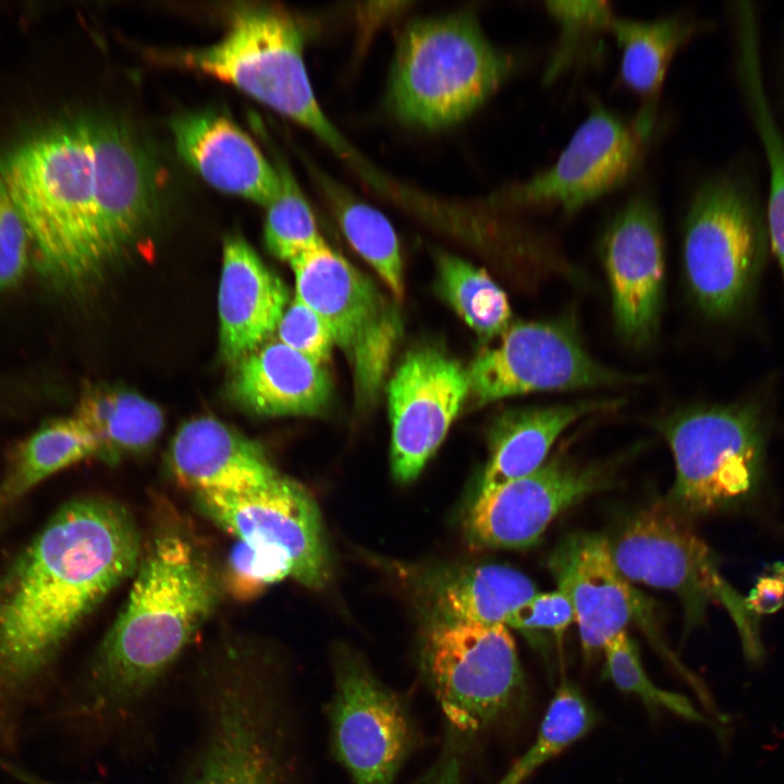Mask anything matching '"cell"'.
<instances>
[{
  "label": "cell",
  "mask_w": 784,
  "mask_h": 784,
  "mask_svg": "<svg viewBox=\"0 0 784 784\" xmlns=\"http://www.w3.org/2000/svg\"><path fill=\"white\" fill-rule=\"evenodd\" d=\"M97 455V444L74 415L46 420L11 453L0 479V512L54 474Z\"/></svg>",
  "instance_id": "cell-29"
},
{
  "label": "cell",
  "mask_w": 784,
  "mask_h": 784,
  "mask_svg": "<svg viewBox=\"0 0 784 784\" xmlns=\"http://www.w3.org/2000/svg\"><path fill=\"white\" fill-rule=\"evenodd\" d=\"M291 576L290 564L269 550L237 540L230 551L228 581L236 597H253L267 586Z\"/></svg>",
  "instance_id": "cell-37"
},
{
  "label": "cell",
  "mask_w": 784,
  "mask_h": 784,
  "mask_svg": "<svg viewBox=\"0 0 784 784\" xmlns=\"http://www.w3.org/2000/svg\"><path fill=\"white\" fill-rule=\"evenodd\" d=\"M0 176L48 282L76 287L109 265L101 245L89 120L53 125L0 158Z\"/></svg>",
  "instance_id": "cell-4"
},
{
  "label": "cell",
  "mask_w": 784,
  "mask_h": 784,
  "mask_svg": "<svg viewBox=\"0 0 784 784\" xmlns=\"http://www.w3.org/2000/svg\"><path fill=\"white\" fill-rule=\"evenodd\" d=\"M467 399V370L456 359L433 347L405 356L388 385L395 480L416 479Z\"/></svg>",
  "instance_id": "cell-15"
},
{
  "label": "cell",
  "mask_w": 784,
  "mask_h": 784,
  "mask_svg": "<svg viewBox=\"0 0 784 784\" xmlns=\"http://www.w3.org/2000/svg\"><path fill=\"white\" fill-rule=\"evenodd\" d=\"M747 609L756 616L772 614L784 605V561L767 565L745 598Z\"/></svg>",
  "instance_id": "cell-41"
},
{
  "label": "cell",
  "mask_w": 784,
  "mask_h": 784,
  "mask_svg": "<svg viewBox=\"0 0 784 784\" xmlns=\"http://www.w3.org/2000/svg\"><path fill=\"white\" fill-rule=\"evenodd\" d=\"M549 569L556 588L571 600L586 658L603 650L633 622L647 627L646 605L617 569L609 540L591 532H575L551 553Z\"/></svg>",
  "instance_id": "cell-19"
},
{
  "label": "cell",
  "mask_w": 784,
  "mask_h": 784,
  "mask_svg": "<svg viewBox=\"0 0 784 784\" xmlns=\"http://www.w3.org/2000/svg\"><path fill=\"white\" fill-rule=\"evenodd\" d=\"M609 542L617 569L629 583L678 597L687 630L705 620L712 601L721 603L734 623L748 617L745 598L721 575L711 549L670 505L638 512Z\"/></svg>",
  "instance_id": "cell-12"
},
{
  "label": "cell",
  "mask_w": 784,
  "mask_h": 784,
  "mask_svg": "<svg viewBox=\"0 0 784 784\" xmlns=\"http://www.w3.org/2000/svg\"><path fill=\"white\" fill-rule=\"evenodd\" d=\"M140 551L123 505L81 497L61 505L0 572V758L16 755L64 645L134 575Z\"/></svg>",
  "instance_id": "cell-1"
},
{
  "label": "cell",
  "mask_w": 784,
  "mask_h": 784,
  "mask_svg": "<svg viewBox=\"0 0 784 784\" xmlns=\"http://www.w3.org/2000/svg\"><path fill=\"white\" fill-rule=\"evenodd\" d=\"M277 169L281 185L277 197L267 206L265 243L273 256L291 262L323 238L290 170L283 164Z\"/></svg>",
  "instance_id": "cell-35"
},
{
  "label": "cell",
  "mask_w": 784,
  "mask_h": 784,
  "mask_svg": "<svg viewBox=\"0 0 784 784\" xmlns=\"http://www.w3.org/2000/svg\"><path fill=\"white\" fill-rule=\"evenodd\" d=\"M763 247V224L749 193L726 177L703 184L687 217L684 264L691 292L707 315L725 318L740 308Z\"/></svg>",
  "instance_id": "cell-11"
},
{
  "label": "cell",
  "mask_w": 784,
  "mask_h": 784,
  "mask_svg": "<svg viewBox=\"0 0 784 784\" xmlns=\"http://www.w3.org/2000/svg\"><path fill=\"white\" fill-rule=\"evenodd\" d=\"M609 30L622 50L623 81L645 100L635 127L646 139L666 71L676 51L693 34V25L678 16L654 21L613 17Z\"/></svg>",
  "instance_id": "cell-28"
},
{
  "label": "cell",
  "mask_w": 784,
  "mask_h": 784,
  "mask_svg": "<svg viewBox=\"0 0 784 784\" xmlns=\"http://www.w3.org/2000/svg\"><path fill=\"white\" fill-rule=\"evenodd\" d=\"M466 370L468 399L475 406L529 392L626 380L591 358L565 322L511 324L501 334L499 345L480 352Z\"/></svg>",
  "instance_id": "cell-14"
},
{
  "label": "cell",
  "mask_w": 784,
  "mask_h": 784,
  "mask_svg": "<svg viewBox=\"0 0 784 784\" xmlns=\"http://www.w3.org/2000/svg\"><path fill=\"white\" fill-rule=\"evenodd\" d=\"M275 331L281 343L319 365L331 357L334 342L328 326L296 297L286 306Z\"/></svg>",
  "instance_id": "cell-38"
},
{
  "label": "cell",
  "mask_w": 784,
  "mask_h": 784,
  "mask_svg": "<svg viewBox=\"0 0 784 784\" xmlns=\"http://www.w3.org/2000/svg\"><path fill=\"white\" fill-rule=\"evenodd\" d=\"M287 302L286 286L248 243L229 237L218 295L221 357L235 365L260 347L275 331Z\"/></svg>",
  "instance_id": "cell-22"
},
{
  "label": "cell",
  "mask_w": 784,
  "mask_h": 784,
  "mask_svg": "<svg viewBox=\"0 0 784 784\" xmlns=\"http://www.w3.org/2000/svg\"><path fill=\"white\" fill-rule=\"evenodd\" d=\"M433 618L507 627L512 615L537 589L522 572L500 564L449 569L431 580Z\"/></svg>",
  "instance_id": "cell-26"
},
{
  "label": "cell",
  "mask_w": 784,
  "mask_h": 784,
  "mask_svg": "<svg viewBox=\"0 0 784 784\" xmlns=\"http://www.w3.org/2000/svg\"><path fill=\"white\" fill-rule=\"evenodd\" d=\"M602 651L604 677L622 693L636 697L651 715L671 712L687 721L709 722L684 695L662 688L649 677L626 630L608 641Z\"/></svg>",
  "instance_id": "cell-34"
},
{
  "label": "cell",
  "mask_w": 784,
  "mask_h": 784,
  "mask_svg": "<svg viewBox=\"0 0 784 784\" xmlns=\"http://www.w3.org/2000/svg\"><path fill=\"white\" fill-rule=\"evenodd\" d=\"M30 260L27 225L0 176V292L23 279Z\"/></svg>",
  "instance_id": "cell-39"
},
{
  "label": "cell",
  "mask_w": 784,
  "mask_h": 784,
  "mask_svg": "<svg viewBox=\"0 0 784 784\" xmlns=\"http://www.w3.org/2000/svg\"><path fill=\"white\" fill-rule=\"evenodd\" d=\"M74 416L91 433L97 457L117 463L148 450L164 426L158 405L123 388L88 384L82 392Z\"/></svg>",
  "instance_id": "cell-27"
},
{
  "label": "cell",
  "mask_w": 784,
  "mask_h": 784,
  "mask_svg": "<svg viewBox=\"0 0 784 784\" xmlns=\"http://www.w3.org/2000/svg\"><path fill=\"white\" fill-rule=\"evenodd\" d=\"M331 665L327 720L332 758L351 784H394L420 743L408 698L345 645L333 649Z\"/></svg>",
  "instance_id": "cell-9"
},
{
  "label": "cell",
  "mask_w": 784,
  "mask_h": 784,
  "mask_svg": "<svg viewBox=\"0 0 784 784\" xmlns=\"http://www.w3.org/2000/svg\"><path fill=\"white\" fill-rule=\"evenodd\" d=\"M675 462L669 505L685 518L732 511L759 492L767 429L760 409L742 402L698 407L661 425Z\"/></svg>",
  "instance_id": "cell-7"
},
{
  "label": "cell",
  "mask_w": 784,
  "mask_h": 784,
  "mask_svg": "<svg viewBox=\"0 0 784 784\" xmlns=\"http://www.w3.org/2000/svg\"><path fill=\"white\" fill-rule=\"evenodd\" d=\"M438 286L445 301L481 341L501 335L511 326L507 296L483 269L444 255L439 260Z\"/></svg>",
  "instance_id": "cell-33"
},
{
  "label": "cell",
  "mask_w": 784,
  "mask_h": 784,
  "mask_svg": "<svg viewBox=\"0 0 784 784\" xmlns=\"http://www.w3.org/2000/svg\"><path fill=\"white\" fill-rule=\"evenodd\" d=\"M418 670L442 715L439 751L419 784H463L482 740L524 714L528 688L504 625L431 618L418 644Z\"/></svg>",
  "instance_id": "cell-3"
},
{
  "label": "cell",
  "mask_w": 784,
  "mask_h": 784,
  "mask_svg": "<svg viewBox=\"0 0 784 784\" xmlns=\"http://www.w3.org/2000/svg\"><path fill=\"white\" fill-rule=\"evenodd\" d=\"M181 61L236 86L310 131L340 156L353 158L352 148L315 96L304 62L303 32L287 12L236 9L219 42L187 51Z\"/></svg>",
  "instance_id": "cell-6"
},
{
  "label": "cell",
  "mask_w": 784,
  "mask_h": 784,
  "mask_svg": "<svg viewBox=\"0 0 784 784\" xmlns=\"http://www.w3.org/2000/svg\"><path fill=\"white\" fill-rule=\"evenodd\" d=\"M599 720L580 688L563 678L544 712L532 744L498 784H523L541 765L583 738Z\"/></svg>",
  "instance_id": "cell-32"
},
{
  "label": "cell",
  "mask_w": 784,
  "mask_h": 784,
  "mask_svg": "<svg viewBox=\"0 0 784 784\" xmlns=\"http://www.w3.org/2000/svg\"><path fill=\"white\" fill-rule=\"evenodd\" d=\"M575 622V612L568 597L556 588L550 592H537L511 617L507 627L525 634L530 640L543 633L552 634L559 642Z\"/></svg>",
  "instance_id": "cell-40"
},
{
  "label": "cell",
  "mask_w": 784,
  "mask_h": 784,
  "mask_svg": "<svg viewBox=\"0 0 784 784\" xmlns=\"http://www.w3.org/2000/svg\"><path fill=\"white\" fill-rule=\"evenodd\" d=\"M743 81L760 135L770 174L768 229L772 244L784 243V142L774 123L762 85L755 15L748 3L738 8Z\"/></svg>",
  "instance_id": "cell-30"
},
{
  "label": "cell",
  "mask_w": 784,
  "mask_h": 784,
  "mask_svg": "<svg viewBox=\"0 0 784 784\" xmlns=\"http://www.w3.org/2000/svg\"><path fill=\"white\" fill-rule=\"evenodd\" d=\"M89 133L99 236L111 262L156 220L158 172L147 149L122 124L89 120Z\"/></svg>",
  "instance_id": "cell-18"
},
{
  "label": "cell",
  "mask_w": 784,
  "mask_h": 784,
  "mask_svg": "<svg viewBox=\"0 0 784 784\" xmlns=\"http://www.w3.org/2000/svg\"><path fill=\"white\" fill-rule=\"evenodd\" d=\"M168 463L176 481L194 494L245 493L280 474L258 443L210 416L179 428Z\"/></svg>",
  "instance_id": "cell-21"
},
{
  "label": "cell",
  "mask_w": 784,
  "mask_h": 784,
  "mask_svg": "<svg viewBox=\"0 0 784 784\" xmlns=\"http://www.w3.org/2000/svg\"><path fill=\"white\" fill-rule=\"evenodd\" d=\"M611 405L612 402L592 400L503 413L490 430L489 458L475 497L538 469L547 461L554 441L569 425Z\"/></svg>",
  "instance_id": "cell-25"
},
{
  "label": "cell",
  "mask_w": 784,
  "mask_h": 784,
  "mask_svg": "<svg viewBox=\"0 0 784 784\" xmlns=\"http://www.w3.org/2000/svg\"><path fill=\"white\" fill-rule=\"evenodd\" d=\"M295 297L328 326L353 373L358 404L382 388L401 332L393 306L373 283L322 240L290 262Z\"/></svg>",
  "instance_id": "cell-10"
},
{
  "label": "cell",
  "mask_w": 784,
  "mask_h": 784,
  "mask_svg": "<svg viewBox=\"0 0 784 784\" xmlns=\"http://www.w3.org/2000/svg\"><path fill=\"white\" fill-rule=\"evenodd\" d=\"M514 64L513 57L488 39L468 11L417 19L400 36L388 102L399 120L409 125L452 126L479 109Z\"/></svg>",
  "instance_id": "cell-5"
},
{
  "label": "cell",
  "mask_w": 784,
  "mask_h": 784,
  "mask_svg": "<svg viewBox=\"0 0 784 784\" xmlns=\"http://www.w3.org/2000/svg\"><path fill=\"white\" fill-rule=\"evenodd\" d=\"M128 598L70 703L77 719L123 715L173 664L215 608L218 585L197 546L160 532L140 556Z\"/></svg>",
  "instance_id": "cell-2"
},
{
  "label": "cell",
  "mask_w": 784,
  "mask_h": 784,
  "mask_svg": "<svg viewBox=\"0 0 784 784\" xmlns=\"http://www.w3.org/2000/svg\"><path fill=\"white\" fill-rule=\"evenodd\" d=\"M206 731L184 784H293L278 690L231 670L207 694Z\"/></svg>",
  "instance_id": "cell-8"
},
{
  "label": "cell",
  "mask_w": 784,
  "mask_h": 784,
  "mask_svg": "<svg viewBox=\"0 0 784 784\" xmlns=\"http://www.w3.org/2000/svg\"><path fill=\"white\" fill-rule=\"evenodd\" d=\"M181 157L215 188L269 206L280 174L235 123L218 113L181 115L171 123Z\"/></svg>",
  "instance_id": "cell-23"
},
{
  "label": "cell",
  "mask_w": 784,
  "mask_h": 784,
  "mask_svg": "<svg viewBox=\"0 0 784 784\" xmlns=\"http://www.w3.org/2000/svg\"><path fill=\"white\" fill-rule=\"evenodd\" d=\"M331 387L322 365L275 341L235 364L228 391L245 411L273 417L321 413Z\"/></svg>",
  "instance_id": "cell-24"
},
{
  "label": "cell",
  "mask_w": 784,
  "mask_h": 784,
  "mask_svg": "<svg viewBox=\"0 0 784 784\" xmlns=\"http://www.w3.org/2000/svg\"><path fill=\"white\" fill-rule=\"evenodd\" d=\"M604 476L561 456L531 474L474 497L464 520L470 544L481 549H522L537 543L563 511L600 489Z\"/></svg>",
  "instance_id": "cell-16"
},
{
  "label": "cell",
  "mask_w": 784,
  "mask_h": 784,
  "mask_svg": "<svg viewBox=\"0 0 784 784\" xmlns=\"http://www.w3.org/2000/svg\"><path fill=\"white\" fill-rule=\"evenodd\" d=\"M320 184L354 249L378 272L393 296L404 297L402 258L396 233L376 208L356 199L324 175Z\"/></svg>",
  "instance_id": "cell-31"
},
{
  "label": "cell",
  "mask_w": 784,
  "mask_h": 784,
  "mask_svg": "<svg viewBox=\"0 0 784 784\" xmlns=\"http://www.w3.org/2000/svg\"><path fill=\"white\" fill-rule=\"evenodd\" d=\"M603 257L618 331L645 344L657 330L664 277L660 222L649 200L635 197L622 208L604 236Z\"/></svg>",
  "instance_id": "cell-20"
},
{
  "label": "cell",
  "mask_w": 784,
  "mask_h": 784,
  "mask_svg": "<svg viewBox=\"0 0 784 784\" xmlns=\"http://www.w3.org/2000/svg\"><path fill=\"white\" fill-rule=\"evenodd\" d=\"M196 504L219 527L283 558L292 578L320 589L331 574L330 553L318 506L308 491L279 474L245 493H195Z\"/></svg>",
  "instance_id": "cell-13"
},
{
  "label": "cell",
  "mask_w": 784,
  "mask_h": 784,
  "mask_svg": "<svg viewBox=\"0 0 784 784\" xmlns=\"http://www.w3.org/2000/svg\"><path fill=\"white\" fill-rule=\"evenodd\" d=\"M642 140L636 127L602 106H593L558 161L515 186L509 199L516 205H551L574 212L628 179Z\"/></svg>",
  "instance_id": "cell-17"
},
{
  "label": "cell",
  "mask_w": 784,
  "mask_h": 784,
  "mask_svg": "<svg viewBox=\"0 0 784 784\" xmlns=\"http://www.w3.org/2000/svg\"><path fill=\"white\" fill-rule=\"evenodd\" d=\"M546 8L561 26L562 37L544 79L551 82L575 57V51L590 34L609 29L614 17L605 1H547Z\"/></svg>",
  "instance_id": "cell-36"
}]
</instances>
